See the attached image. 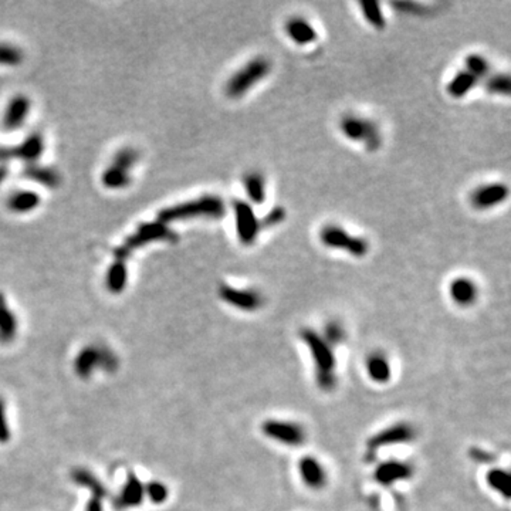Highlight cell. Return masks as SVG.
I'll return each instance as SVG.
<instances>
[{
	"mask_svg": "<svg viewBox=\"0 0 511 511\" xmlns=\"http://www.w3.org/2000/svg\"><path fill=\"white\" fill-rule=\"evenodd\" d=\"M233 213H235L236 232H237L240 243L244 246L254 244V242L259 237L262 224L253 206L244 201H235Z\"/></svg>",
	"mask_w": 511,
	"mask_h": 511,
	"instance_id": "10",
	"label": "cell"
},
{
	"mask_svg": "<svg viewBox=\"0 0 511 511\" xmlns=\"http://www.w3.org/2000/svg\"><path fill=\"white\" fill-rule=\"evenodd\" d=\"M486 481L492 490L501 494L505 500L510 499L511 492V478L510 473L500 467H493L486 474Z\"/></svg>",
	"mask_w": 511,
	"mask_h": 511,
	"instance_id": "28",
	"label": "cell"
},
{
	"mask_svg": "<svg viewBox=\"0 0 511 511\" xmlns=\"http://www.w3.org/2000/svg\"><path fill=\"white\" fill-rule=\"evenodd\" d=\"M362 15L365 20L375 28H385L386 20L382 13L381 5L378 2H362L361 5Z\"/></svg>",
	"mask_w": 511,
	"mask_h": 511,
	"instance_id": "31",
	"label": "cell"
},
{
	"mask_svg": "<svg viewBox=\"0 0 511 511\" xmlns=\"http://www.w3.org/2000/svg\"><path fill=\"white\" fill-rule=\"evenodd\" d=\"M470 458L474 462H478V463H492L496 459V456L492 451L485 450L481 447H472L470 449Z\"/></svg>",
	"mask_w": 511,
	"mask_h": 511,
	"instance_id": "39",
	"label": "cell"
},
{
	"mask_svg": "<svg viewBox=\"0 0 511 511\" xmlns=\"http://www.w3.org/2000/svg\"><path fill=\"white\" fill-rule=\"evenodd\" d=\"M286 33L290 40L298 46H307L314 43L319 37L316 28L303 17H292L286 23Z\"/></svg>",
	"mask_w": 511,
	"mask_h": 511,
	"instance_id": "20",
	"label": "cell"
},
{
	"mask_svg": "<svg viewBox=\"0 0 511 511\" xmlns=\"http://www.w3.org/2000/svg\"><path fill=\"white\" fill-rule=\"evenodd\" d=\"M145 499V485L138 476L129 473L121 487L120 494L116 499V507L118 510H129L142 504Z\"/></svg>",
	"mask_w": 511,
	"mask_h": 511,
	"instance_id": "15",
	"label": "cell"
},
{
	"mask_svg": "<svg viewBox=\"0 0 511 511\" xmlns=\"http://www.w3.org/2000/svg\"><path fill=\"white\" fill-rule=\"evenodd\" d=\"M508 196V188L504 183L483 185L470 195V204L477 210H487L503 204Z\"/></svg>",
	"mask_w": 511,
	"mask_h": 511,
	"instance_id": "14",
	"label": "cell"
},
{
	"mask_svg": "<svg viewBox=\"0 0 511 511\" xmlns=\"http://www.w3.org/2000/svg\"><path fill=\"white\" fill-rule=\"evenodd\" d=\"M466 71L474 75L477 80L489 77L490 73V63L481 54H469L465 60Z\"/></svg>",
	"mask_w": 511,
	"mask_h": 511,
	"instance_id": "30",
	"label": "cell"
},
{
	"mask_svg": "<svg viewBox=\"0 0 511 511\" xmlns=\"http://www.w3.org/2000/svg\"><path fill=\"white\" fill-rule=\"evenodd\" d=\"M10 158H13L12 147H0V162H5Z\"/></svg>",
	"mask_w": 511,
	"mask_h": 511,
	"instance_id": "41",
	"label": "cell"
},
{
	"mask_svg": "<svg viewBox=\"0 0 511 511\" xmlns=\"http://www.w3.org/2000/svg\"><path fill=\"white\" fill-rule=\"evenodd\" d=\"M120 366L117 354L104 344H89L78 351L74 358V373L80 379H90L94 373H116Z\"/></svg>",
	"mask_w": 511,
	"mask_h": 511,
	"instance_id": "3",
	"label": "cell"
},
{
	"mask_svg": "<svg viewBox=\"0 0 511 511\" xmlns=\"http://www.w3.org/2000/svg\"><path fill=\"white\" fill-rule=\"evenodd\" d=\"M19 330L17 317L9 307L3 293H0V344H10L15 341Z\"/></svg>",
	"mask_w": 511,
	"mask_h": 511,
	"instance_id": "19",
	"label": "cell"
},
{
	"mask_svg": "<svg viewBox=\"0 0 511 511\" xmlns=\"http://www.w3.org/2000/svg\"><path fill=\"white\" fill-rule=\"evenodd\" d=\"M243 185L251 204L260 205L266 201V181L262 174L259 172L247 174L243 179Z\"/></svg>",
	"mask_w": 511,
	"mask_h": 511,
	"instance_id": "27",
	"label": "cell"
},
{
	"mask_svg": "<svg viewBox=\"0 0 511 511\" xmlns=\"http://www.w3.org/2000/svg\"><path fill=\"white\" fill-rule=\"evenodd\" d=\"M321 335L327 341V343L334 348L335 346L344 343L346 330H344L343 324L338 323V321H328L325 324L324 332Z\"/></svg>",
	"mask_w": 511,
	"mask_h": 511,
	"instance_id": "34",
	"label": "cell"
},
{
	"mask_svg": "<svg viewBox=\"0 0 511 511\" xmlns=\"http://www.w3.org/2000/svg\"><path fill=\"white\" fill-rule=\"evenodd\" d=\"M40 205V196L33 190H19L8 199V208L15 213H28Z\"/></svg>",
	"mask_w": 511,
	"mask_h": 511,
	"instance_id": "25",
	"label": "cell"
},
{
	"mask_svg": "<svg viewBox=\"0 0 511 511\" xmlns=\"http://www.w3.org/2000/svg\"><path fill=\"white\" fill-rule=\"evenodd\" d=\"M12 439V431L8 420V411L6 402L2 396H0V445H6Z\"/></svg>",
	"mask_w": 511,
	"mask_h": 511,
	"instance_id": "37",
	"label": "cell"
},
{
	"mask_svg": "<svg viewBox=\"0 0 511 511\" xmlns=\"http://www.w3.org/2000/svg\"><path fill=\"white\" fill-rule=\"evenodd\" d=\"M177 239H178L177 233L172 229H169L166 223L161 220L151 222V223H142L136 227L135 233L131 235L124 242L123 246H120L116 251H114V256H116V260L125 262L128 256L135 249H139L152 242H177Z\"/></svg>",
	"mask_w": 511,
	"mask_h": 511,
	"instance_id": "4",
	"label": "cell"
},
{
	"mask_svg": "<svg viewBox=\"0 0 511 511\" xmlns=\"http://www.w3.org/2000/svg\"><path fill=\"white\" fill-rule=\"evenodd\" d=\"M271 70L266 57H256L237 70L226 84V94L231 98H240L247 94L256 84L263 81Z\"/></svg>",
	"mask_w": 511,
	"mask_h": 511,
	"instance_id": "5",
	"label": "cell"
},
{
	"mask_svg": "<svg viewBox=\"0 0 511 511\" xmlns=\"http://www.w3.org/2000/svg\"><path fill=\"white\" fill-rule=\"evenodd\" d=\"M321 243L328 249L346 250L354 258H364L369 250V244L364 237L351 236L343 227L327 224L320 232Z\"/></svg>",
	"mask_w": 511,
	"mask_h": 511,
	"instance_id": "7",
	"label": "cell"
},
{
	"mask_svg": "<svg viewBox=\"0 0 511 511\" xmlns=\"http://www.w3.org/2000/svg\"><path fill=\"white\" fill-rule=\"evenodd\" d=\"M24 59V53L15 44L0 43V66H19Z\"/></svg>",
	"mask_w": 511,
	"mask_h": 511,
	"instance_id": "32",
	"label": "cell"
},
{
	"mask_svg": "<svg viewBox=\"0 0 511 511\" xmlns=\"http://www.w3.org/2000/svg\"><path fill=\"white\" fill-rule=\"evenodd\" d=\"M71 480L77 486H81L85 490H89L91 493V497L94 499H100L104 501V499L107 497V487L104 486V483L89 469L84 467L74 469L71 472Z\"/></svg>",
	"mask_w": 511,
	"mask_h": 511,
	"instance_id": "22",
	"label": "cell"
},
{
	"mask_svg": "<svg viewBox=\"0 0 511 511\" xmlns=\"http://www.w3.org/2000/svg\"><path fill=\"white\" fill-rule=\"evenodd\" d=\"M131 182V177L128 170H124L118 166L111 165L105 169L102 174V183L108 189H123L128 186Z\"/></svg>",
	"mask_w": 511,
	"mask_h": 511,
	"instance_id": "29",
	"label": "cell"
},
{
	"mask_svg": "<svg viewBox=\"0 0 511 511\" xmlns=\"http://www.w3.org/2000/svg\"><path fill=\"white\" fill-rule=\"evenodd\" d=\"M477 82L478 80L469 71H459L447 84V93L453 98H463L476 87Z\"/></svg>",
	"mask_w": 511,
	"mask_h": 511,
	"instance_id": "26",
	"label": "cell"
},
{
	"mask_svg": "<svg viewBox=\"0 0 511 511\" xmlns=\"http://www.w3.org/2000/svg\"><path fill=\"white\" fill-rule=\"evenodd\" d=\"M449 296L454 304L460 307H470L478 298V287L472 278L460 276L450 281Z\"/></svg>",
	"mask_w": 511,
	"mask_h": 511,
	"instance_id": "16",
	"label": "cell"
},
{
	"mask_svg": "<svg viewBox=\"0 0 511 511\" xmlns=\"http://www.w3.org/2000/svg\"><path fill=\"white\" fill-rule=\"evenodd\" d=\"M219 297L226 304L247 312L258 311L265 304V298L259 292L249 289H236L229 286V284H222L219 287Z\"/></svg>",
	"mask_w": 511,
	"mask_h": 511,
	"instance_id": "11",
	"label": "cell"
},
{
	"mask_svg": "<svg viewBox=\"0 0 511 511\" xmlns=\"http://www.w3.org/2000/svg\"><path fill=\"white\" fill-rule=\"evenodd\" d=\"M226 213V205L223 199L217 195H205L193 201L178 204L162 209L158 215V220L163 223L181 222L190 219H222Z\"/></svg>",
	"mask_w": 511,
	"mask_h": 511,
	"instance_id": "2",
	"label": "cell"
},
{
	"mask_svg": "<svg viewBox=\"0 0 511 511\" xmlns=\"http://www.w3.org/2000/svg\"><path fill=\"white\" fill-rule=\"evenodd\" d=\"M32 102L26 96H15L10 102L8 104V108L3 116V127L8 131H15L23 125L26 121L28 112H30Z\"/></svg>",
	"mask_w": 511,
	"mask_h": 511,
	"instance_id": "18",
	"label": "cell"
},
{
	"mask_svg": "<svg viewBox=\"0 0 511 511\" xmlns=\"http://www.w3.org/2000/svg\"><path fill=\"white\" fill-rule=\"evenodd\" d=\"M300 338L308 348L312 364H314L317 388L323 392H332L338 384L334 348L327 343L321 334L312 328H301Z\"/></svg>",
	"mask_w": 511,
	"mask_h": 511,
	"instance_id": "1",
	"label": "cell"
},
{
	"mask_svg": "<svg viewBox=\"0 0 511 511\" xmlns=\"http://www.w3.org/2000/svg\"><path fill=\"white\" fill-rule=\"evenodd\" d=\"M260 431L267 439L287 447H301L307 440L305 428L294 420L266 419L260 424Z\"/></svg>",
	"mask_w": 511,
	"mask_h": 511,
	"instance_id": "6",
	"label": "cell"
},
{
	"mask_svg": "<svg viewBox=\"0 0 511 511\" xmlns=\"http://www.w3.org/2000/svg\"><path fill=\"white\" fill-rule=\"evenodd\" d=\"M339 128L350 141L364 142L369 151H377L381 145L379 128L373 121L357 116H346L341 120Z\"/></svg>",
	"mask_w": 511,
	"mask_h": 511,
	"instance_id": "8",
	"label": "cell"
},
{
	"mask_svg": "<svg viewBox=\"0 0 511 511\" xmlns=\"http://www.w3.org/2000/svg\"><path fill=\"white\" fill-rule=\"evenodd\" d=\"M298 476L303 481V485L310 490H323L328 485V472L324 467L323 462L312 456V454H305L298 460Z\"/></svg>",
	"mask_w": 511,
	"mask_h": 511,
	"instance_id": "12",
	"label": "cell"
},
{
	"mask_svg": "<svg viewBox=\"0 0 511 511\" xmlns=\"http://www.w3.org/2000/svg\"><path fill=\"white\" fill-rule=\"evenodd\" d=\"M8 172H9V168H8V165H5V163H2V165H0V185H2V182L6 179V177H8Z\"/></svg>",
	"mask_w": 511,
	"mask_h": 511,
	"instance_id": "42",
	"label": "cell"
},
{
	"mask_svg": "<svg viewBox=\"0 0 511 511\" xmlns=\"http://www.w3.org/2000/svg\"><path fill=\"white\" fill-rule=\"evenodd\" d=\"M416 438V429L413 424L409 422H396L389 424L388 428L381 429L375 435L368 439L366 446L368 450L371 453H375L377 450L382 447L396 446V445H405L412 442Z\"/></svg>",
	"mask_w": 511,
	"mask_h": 511,
	"instance_id": "9",
	"label": "cell"
},
{
	"mask_svg": "<svg viewBox=\"0 0 511 511\" xmlns=\"http://www.w3.org/2000/svg\"><path fill=\"white\" fill-rule=\"evenodd\" d=\"M128 281V269L125 262L116 260L114 262L105 276V286L109 293L120 294L125 290Z\"/></svg>",
	"mask_w": 511,
	"mask_h": 511,
	"instance_id": "24",
	"label": "cell"
},
{
	"mask_svg": "<svg viewBox=\"0 0 511 511\" xmlns=\"http://www.w3.org/2000/svg\"><path fill=\"white\" fill-rule=\"evenodd\" d=\"M145 497H148L154 504H163L169 497V489L165 483L152 480L145 485Z\"/></svg>",
	"mask_w": 511,
	"mask_h": 511,
	"instance_id": "35",
	"label": "cell"
},
{
	"mask_svg": "<svg viewBox=\"0 0 511 511\" xmlns=\"http://www.w3.org/2000/svg\"><path fill=\"white\" fill-rule=\"evenodd\" d=\"M284 219H286V209L281 206H276L273 208L262 220L260 224L263 227H274L277 224H280Z\"/></svg>",
	"mask_w": 511,
	"mask_h": 511,
	"instance_id": "38",
	"label": "cell"
},
{
	"mask_svg": "<svg viewBox=\"0 0 511 511\" xmlns=\"http://www.w3.org/2000/svg\"><path fill=\"white\" fill-rule=\"evenodd\" d=\"M485 87L490 94L508 96L510 94V78L507 74H494L487 77Z\"/></svg>",
	"mask_w": 511,
	"mask_h": 511,
	"instance_id": "33",
	"label": "cell"
},
{
	"mask_svg": "<svg viewBox=\"0 0 511 511\" xmlns=\"http://www.w3.org/2000/svg\"><path fill=\"white\" fill-rule=\"evenodd\" d=\"M23 177L46 188H57L62 182V177L55 169L35 163H28L23 169Z\"/></svg>",
	"mask_w": 511,
	"mask_h": 511,
	"instance_id": "23",
	"label": "cell"
},
{
	"mask_svg": "<svg viewBox=\"0 0 511 511\" xmlns=\"http://www.w3.org/2000/svg\"><path fill=\"white\" fill-rule=\"evenodd\" d=\"M412 474V465L402 460H386L377 465L374 470V480L382 487H391L396 483L409 480Z\"/></svg>",
	"mask_w": 511,
	"mask_h": 511,
	"instance_id": "13",
	"label": "cell"
},
{
	"mask_svg": "<svg viewBox=\"0 0 511 511\" xmlns=\"http://www.w3.org/2000/svg\"><path fill=\"white\" fill-rule=\"evenodd\" d=\"M13 158L32 163L44 152V139L39 132L30 134L19 145L12 147Z\"/></svg>",
	"mask_w": 511,
	"mask_h": 511,
	"instance_id": "21",
	"label": "cell"
},
{
	"mask_svg": "<svg viewBox=\"0 0 511 511\" xmlns=\"http://www.w3.org/2000/svg\"><path fill=\"white\" fill-rule=\"evenodd\" d=\"M138 152L132 148H123L121 151H118L116 154V156H114V161H112V165L114 166H118L124 170H128L138 162Z\"/></svg>",
	"mask_w": 511,
	"mask_h": 511,
	"instance_id": "36",
	"label": "cell"
},
{
	"mask_svg": "<svg viewBox=\"0 0 511 511\" xmlns=\"http://www.w3.org/2000/svg\"><path fill=\"white\" fill-rule=\"evenodd\" d=\"M365 369L368 378L374 384L385 385L392 378V365L386 354L381 351H374L365 359Z\"/></svg>",
	"mask_w": 511,
	"mask_h": 511,
	"instance_id": "17",
	"label": "cell"
},
{
	"mask_svg": "<svg viewBox=\"0 0 511 511\" xmlns=\"http://www.w3.org/2000/svg\"><path fill=\"white\" fill-rule=\"evenodd\" d=\"M85 511H104V507H102V500L91 497V499L89 500L87 505H85Z\"/></svg>",
	"mask_w": 511,
	"mask_h": 511,
	"instance_id": "40",
	"label": "cell"
}]
</instances>
